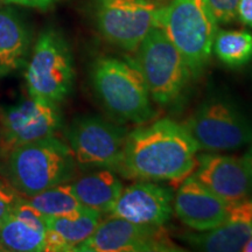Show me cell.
<instances>
[{
    "instance_id": "obj_1",
    "label": "cell",
    "mask_w": 252,
    "mask_h": 252,
    "mask_svg": "<svg viewBox=\"0 0 252 252\" xmlns=\"http://www.w3.org/2000/svg\"><path fill=\"white\" fill-rule=\"evenodd\" d=\"M198 151L182 124L171 119L141 124L127 134L117 173L135 180H184L195 169Z\"/></svg>"
},
{
    "instance_id": "obj_2",
    "label": "cell",
    "mask_w": 252,
    "mask_h": 252,
    "mask_svg": "<svg viewBox=\"0 0 252 252\" xmlns=\"http://www.w3.org/2000/svg\"><path fill=\"white\" fill-rule=\"evenodd\" d=\"M91 82L104 108L116 118L141 125L156 115L149 88L134 59H97L91 68Z\"/></svg>"
},
{
    "instance_id": "obj_3",
    "label": "cell",
    "mask_w": 252,
    "mask_h": 252,
    "mask_svg": "<svg viewBox=\"0 0 252 252\" xmlns=\"http://www.w3.org/2000/svg\"><path fill=\"white\" fill-rule=\"evenodd\" d=\"M217 26L208 0H171L160 6L158 27L184 56L191 77L200 76L209 63Z\"/></svg>"
},
{
    "instance_id": "obj_4",
    "label": "cell",
    "mask_w": 252,
    "mask_h": 252,
    "mask_svg": "<svg viewBox=\"0 0 252 252\" xmlns=\"http://www.w3.org/2000/svg\"><path fill=\"white\" fill-rule=\"evenodd\" d=\"M76 165L69 145L53 135L11 151L8 174L19 193L31 197L71 180Z\"/></svg>"
},
{
    "instance_id": "obj_5",
    "label": "cell",
    "mask_w": 252,
    "mask_h": 252,
    "mask_svg": "<svg viewBox=\"0 0 252 252\" xmlns=\"http://www.w3.org/2000/svg\"><path fill=\"white\" fill-rule=\"evenodd\" d=\"M135 54L153 102L167 105L181 96L191 74L184 56L162 28L151 30Z\"/></svg>"
},
{
    "instance_id": "obj_6",
    "label": "cell",
    "mask_w": 252,
    "mask_h": 252,
    "mask_svg": "<svg viewBox=\"0 0 252 252\" xmlns=\"http://www.w3.org/2000/svg\"><path fill=\"white\" fill-rule=\"evenodd\" d=\"M182 125L207 152L234 151L252 141V124L228 98L204 100Z\"/></svg>"
},
{
    "instance_id": "obj_7",
    "label": "cell",
    "mask_w": 252,
    "mask_h": 252,
    "mask_svg": "<svg viewBox=\"0 0 252 252\" xmlns=\"http://www.w3.org/2000/svg\"><path fill=\"white\" fill-rule=\"evenodd\" d=\"M25 80L31 97L59 104L70 94L75 80L71 52L55 31H45L39 36Z\"/></svg>"
},
{
    "instance_id": "obj_8",
    "label": "cell",
    "mask_w": 252,
    "mask_h": 252,
    "mask_svg": "<svg viewBox=\"0 0 252 252\" xmlns=\"http://www.w3.org/2000/svg\"><path fill=\"white\" fill-rule=\"evenodd\" d=\"M128 132L99 116L74 119L67 137L75 160L84 168H108L118 172Z\"/></svg>"
},
{
    "instance_id": "obj_9",
    "label": "cell",
    "mask_w": 252,
    "mask_h": 252,
    "mask_svg": "<svg viewBox=\"0 0 252 252\" xmlns=\"http://www.w3.org/2000/svg\"><path fill=\"white\" fill-rule=\"evenodd\" d=\"M160 6L151 0H96L99 33L111 45L135 53L151 30L158 27Z\"/></svg>"
},
{
    "instance_id": "obj_10",
    "label": "cell",
    "mask_w": 252,
    "mask_h": 252,
    "mask_svg": "<svg viewBox=\"0 0 252 252\" xmlns=\"http://www.w3.org/2000/svg\"><path fill=\"white\" fill-rule=\"evenodd\" d=\"M78 252H169L180 248L163 225L139 224L110 216L100 220L94 234L75 248Z\"/></svg>"
},
{
    "instance_id": "obj_11",
    "label": "cell",
    "mask_w": 252,
    "mask_h": 252,
    "mask_svg": "<svg viewBox=\"0 0 252 252\" xmlns=\"http://www.w3.org/2000/svg\"><path fill=\"white\" fill-rule=\"evenodd\" d=\"M61 122L58 103L50 100L31 97L9 106L1 116L2 150L9 153L24 144L53 137Z\"/></svg>"
},
{
    "instance_id": "obj_12",
    "label": "cell",
    "mask_w": 252,
    "mask_h": 252,
    "mask_svg": "<svg viewBox=\"0 0 252 252\" xmlns=\"http://www.w3.org/2000/svg\"><path fill=\"white\" fill-rule=\"evenodd\" d=\"M194 176L230 207L247 200L252 193L243 158L209 152L197 154Z\"/></svg>"
},
{
    "instance_id": "obj_13",
    "label": "cell",
    "mask_w": 252,
    "mask_h": 252,
    "mask_svg": "<svg viewBox=\"0 0 252 252\" xmlns=\"http://www.w3.org/2000/svg\"><path fill=\"white\" fill-rule=\"evenodd\" d=\"M173 197L168 188L139 180L123 189L109 215L139 224L163 225L172 216Z\"/></svg>"
},
{
    "instance_id": "obj_14",
    "label": "cell",
    "mask_w": 252,
    "mask_h": 252,
    "mask_svg": "<svg viewBox=\"0 0 252 252\" xmlns=\"http://www.w3.org/2000/svg\"><path fill=\"white\" fill-rule=\"evenodd\" d=\"M173 210L188 228L203 232L222 224L230 206L194 175H188L173 197Z\"/></svg>"
},
{
    "instance_id": "obj_15",
    "label": "cell",
    "mask_w": 252,
    "mask_h": 252,
    "mask_svg": "<svg viewBox=\"0 0 252 252\" xmlns=\"http://www.w3.org/2000/svg\"><path fill=\"white\" fill-rule=\"evenodd\" d=\"M252 238V198L230 207L229 215L222 224L201 234L185 236L191 247L210 252L243 251Z\"/></svg>"
},
{
    "instance_id": "obj_16",
    "label": "cell",
    "mask_w": 252,
    "mask_h": 252,
    "mask_svg": "<svg viewBox=\"0 0 252 252\" xmlns=\"http://www.w3.org/2000/svg\"><path fill=\"white\" fill-rule=\"evenodd\" d=\"M70 187L82 206L99 214L111 212L124 189L117 174L108 168H98L82 175L70 184Z\"/></svg>"
},
{
    "instance_id": "obj_17",
    "label": "cell",
    "mask_w": 252,
    "mask_h": 252,
    "mask_svg": "<svg viewBox=\"0 0 252 252\" xmlns=\"http://www.w3.org/2000/svg\"><path fill=\"white\" fill-rule=\"evenodd\" d=\"M30 40L26 27L13 9L0 7V76L24 64Z\"/></svg>"
},
{
    "instance_id": "obj_18",
    "label": "cell",
    "mask_w": 252,
    "mask_h": 252,
    "mask_svg": "<svg viewBox=\"0 0 252 252\" xmlns=\"http://www.w3.org/2000/svg\"><path fill=\"white\" fill-rule=\"evenodd\" d=\"M102 220V214L84 207L76 213L63 216H46L47 229L53 231L64 244L65 250L74 251L89 238Z\"/></svg>"
},
{
    "instance_id": "obj_19",
    "label": "cell",
    "mask_w": 252,
    "mask_h": 252,
    "mask_svg": "<svg viewBox=\"0 0 252 252\" xmlns=\"http://www.w3.org/2000/svg\"><path fill=\"white\" fill-rule=\"evenodd\" d=\"M47 226L31 224L13 214L0 224V245L2 251H45Z\"/></svg>"
},
{
    "instance_id": "obj_20",
    "label": "cell",
    "mask_w": 252,
    "mask_h": 252,
    "mask_svg": "<svg viewBox=\"0 0 252 252\" xmlns=\"http://www.w3.org/2000/svg\"><path fill=\"white\" fill-rule=\"evenodd\" d=\"M213 53L226 67H243L252 60V34L247 31H217Z\"/></svg>"
},
{
    "instance_id": "obj_21",
    "label": "cell",
    "mask_w": 252,
    "mask_h": 252,
    "mask_svg": "<svg viewBox=\"0 0 252 252\" xmlns=\"http://www.w3.org/2000/svg\"><path fill=\"white\" fill-rule=\"evenodd\" d=\"M26 201L45 216L68 215L84 208L72 193L70 184L67 182L26 197Z\"/></svg>"
},
{
    "instance_id": "obj_22",
    "label": "cell",
    "mask_w": 252,
    "mask_h": 252,
    "mask_svg": "<svg viewBox=\"0 0 252 252\" xmlns=\"http://www.w3.org/2000/svg\"><path fill=\"white\" fill-rule=\"evenodd\" d=\"M217 25H228L237 19L239 0H208Z\"/></svg>"
},
{
    "instance_id": "obj_23",
    "label": "cell",
    "mask_w": 252,
    "mask_h": 252,
    "mask_svg": "<svg viewBox=\"0 0 252 252\" xmlns=\"http://www.w3.org/2000/svg\"><path fill=\"white\" fill-rule=\"evenodd\" d=\"M20 198L11 186L0 180V224L4 222L6 217L13 213L14 207Z\"/></svg>"
},
{
    "instance_id": "obj_24",
    "label": "cell",
    "mask_w": 252,
    "mask_h": 252,
    "mask_svg": "<svg viewBox=\"0 0 252 252\" xmlns=\"http://www.w3.org/2000/svg\"><path fill=\"white\" fill-rule=\"evenodd\" d=\"M237 19L244 26L252 28V0H239Z\"/></svg>"
},
{
    "instance_id": "obj_25",
    "label": "cell",
    "mask_w": 252,
    "mask_h": 252,
    "mask_svg": "<svg viewBox=\"0 0 252 252\" xmlns=\"http://www.w3.org/2000/svg\"><path fill=\"white\" fill-rule=\"evenodd\" d=\"M6 4H17L26 7L47 9L52 6L54 0H5Z\"/></svg>"
},
{
    "instance_id": "obj_26",
    "label": "cell",
    "mask_w": 252,
    "mask_h": 252,
    "mask_svg": "<svg viewBox=\"0 0 252 252\" xmlns=\"http://www.w3.org/2000/svg\"><path fill=\"white\" fill-rule=\"evenodd\" d=\"M243 161L244 165L247 167V171L249 174V178H250V182H251V188H252V141H251V146L247 154L243 157Z\"/></svg>"
},
{
    "instance_id": "obj_27",
    "label": "cell",
    "mask_w": 252,
    "mask_h": 252,
    "mask_svg": "<svg viewBox=\"0 0 252 252\" xmlns=\"http://www.w3.org/2000/svg\"><path fill=\"white\" fill-rule=\"evenodd\" d=\"M151 1L156 2V4H161V2H168L171 1V0H151Z\"/></svg>"
},
{
    "instance_id": "obj_28",
    "label": "cell",
    "mask_w": 252,
    "mask_h": 252,
    "mask_svg": "<svg viewBox=\"0 0 252 252\" xmlns=\"http://www.w3.org/2000/svg\"><path fill=\"white\" fill-rule=\"evenodd\" d=\"M2 2H5V0H0V4H2Z\"/></svg>"
},
{
    "instance_id": "obj_29",
    "label": "cell",
    "mask_w": 252,
    "mask_h": 252,
    "mask_svg": "<svg viewBox=\"0 0 252 252\" xmlns=\"http://www.w3.org/2000/svg\"><path fill=\"white\" fill-rule=\"evenodd\" d=\"M0 251H2V248H1V245H0Z\"/></svg>"
}]
</instances>
